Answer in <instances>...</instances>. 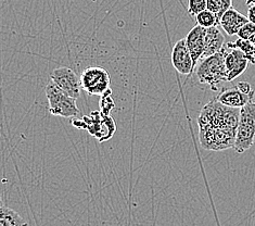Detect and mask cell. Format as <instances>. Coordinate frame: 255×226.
Here are the masks:
<instances>
[{"mask_svg":"<svg viewBox=\"0 0 255 226\" xmlns=\"http://www.w3.org/2000/svg\"><path fill=\"white\" fill-rule=\"evenodd\" d=\"M72 124L77 128L87 131L100 143L111 139L117 131L113 118L110 115H105L100 111H92L90 114L84 115L82 120H73Z\"/></svg>","mask_w":255,"mask_h":226,"instance_id":"cell-3","label":"cell"},{"mask_svg":"<svg viewBox=\"0 0 255 226\" xmlns=\"http://www.w3.org/2000/svg\"><path fill=\"white\" fill-rule=\"evenodd\" d=\"M81 87L92 96H102L110 89V74L100 66H89L80 76Z\"/></svg>","mask_w":255,"mask_h":226,"instance_id":"cell-7","label":"cell"},{"mask_svg":"<svg viewBox=\"0 0 255 226\" xmlns=\"http://www.w3.org/2000/svg\"><path fill=\"white\" fill-rule=\"evenodd\" d=\"M3 207V201H2V197H1V194H0V208Z\"/></svg>","mask_w":255,"mask_h":226,"instance_id":"cell-25","label":"cell"},{"mask_svg":"<svg viewBox=\"0 0 255 226\" xmlns=\"http://www.w3.org/2000/svg\"><path fill=\"white\" fill-rule=\"evenodd\" d=\"M247 17H248L249 22L255 24V5H251V7H249Z\"/></svg>","mask_w":255,"mask_h":226,"instance_id":"cell-23","label":"cell"},{"mask_svg":"<svg viewBox=\"0 0 255 226\" xmlns=\"http://www.w3.org/2000/svg\"><path fill=\"white\" fill-rule=\"evenodd\" d=\"M228 51V48L224 46L220 52L203 59L197 68L199 82L209 85V87L213 91L218 90V84L228 82V72L226 70V65H225V58H226Z\"/></svg>","mask_w":255,"mask_h":226,"instance_id":"cell-2","label":"cell"},{"mask_svg":"<svg viewBox=\"0 0 255 226\" xmlns=\"http://www.w3.org/2000/svg\"><path fill=\"white\" fill-rule=\"evenodd\" d=\"M25 226H28V225H27V224H26V225H25Z\"/></svg>","mask_w":255,"mask_h":226,"instance_id":"cell-26","label":"cell"},{"mask_svg":"<svg viewBox=\"0 0 255 226\" xmlns=\"http://www.w3.org/2000/svg\"><path fill=\"white\" fill-rule=\"evenodd\" d=\"M196 21L199 26H202L204 28L218 26L216 14H214L213 12H211L209 10H204L201 12V13H199L196 16Z\"/></svg>","mask_w":255,"mask_h":226,"instance_id":"cell-17","label":"cell"},{"mask_svg":"<svg viewBox=\"0 0 255 226\" xmlns=\"http://www.w3.org/2000/svg\"><path fill=\"white\" fill-rule=\"evenodd\" d=\"M206 10L213 12L217 16L222 10L221 0H206Z\"/></svg>","mask_w":255,"mask_h":226,"instance_id":"cell-21","label":"cell"},{"mask_svg":"<svg viewBox=\"0 0 255 226\" xmlns=\"http://www.w3.org/2000/svg\"><path fill=\"white\" fill-rule=\"evenodd\" d=\"M222 2V10L220 12V14L217 15V23L218 26H220V22H221V17L223 16V14L226 12L227 10H229L230 8H233V0H221Z\"/></svg>","mask_w":255,"mask_h":226,"instance_id":"cell-22","label":"cell"},{"mask_svg":"<svg viewBox=\"0 0 255 226\" xmlns=\"http://www.w3.org/2000/svg\"><path fill=\"white\" fill-rule=\"evenodd\" d=\"M238 38L241 39H246V40H250L253 35H255V24L249 22L246 25L242 26L240 30L238 32Z\"/></svg>","mask_w":255,"mask_h":226,"instance_id":"cell-20","label":"cell"},{"mask_svg":"<svg viewBox=\"0 0 255 226\" xmlns=\"http://www.w3.org/2000/svg\"><path fill=\"white\" fill-rule=\"evenodd\" d=\"M236 132L199 126V143L205 150L223 151L234 148Z\"/></svg>","mask_w":255,"mask_h":226,"instance_id":"cell-5","label":"cell"},{"mask_svg":"<svg viewBox=\"0 0 255 226\" xmlns=\"http://www.w3.org/2000/svg\"><path fill=\"white\" fill-rule=\"evenodd\" d=\"M205 30L206 28L197 25L194 26L185 37L187 48L188 50H189L191 59H192L193 71L200 61V59L203 57Z\"/></svg>","mask_w":255,"mask_h":226,"instance_id":"cell-10","label":"cell"},{"mask_svg":"<svg viewBox=\"0 0 255 226\" xmlns=\"http://www.w3.org/2000/svg\"><path fill=\"white\" fill-rule=\"evenodd\" d=\"M224 45L225 37L220 28L216 26L206 28L204 37V52L202 58L205 59L220 52L224 48Z\"/></svg>","mask_w":255,"mask_h":226,"instance_id":"cell-14","label":"cell"},{"mask_svg":"<svg viewBox=\"0 0 255 226\" xmlns=\"http://www.w3.org/2000/svg\"><path fill=\"white\" fill-rule=\"evenodd\" d=\"M50 77L51 82L61 89L65 95L75 100L80 98L82 89L81 79L72 69L66 68V66L54 69L51 72Z\"/></svg>","mask_w":255,"mask_h":226,"instance_id":"cell-8","label":"cell"},{"mask_svg":"<svg viewBox=\"0 0 255 226\" xmlns=\"http://www.w3.org/2000/svg\"><path fill=\"white\" fill-rule=\"evenodd\" d=\"M249 60L238 49H229L226 58H225V65L228 72V82L234 81L235 78L240 76L248 69Z\"/></svg>","mask_w":255,"mask_h":226,"instance_id":"cell-12","label":"cell"},{"mask_svg":"<svg viewBox=\"0 0 255 226\" xmlns=\"http://www.w3.org/2000/svg\"><path fill=\"white\" fill-rule=\"evenodd\" d=\"M246 3L249 7H251V5H255V0H246Z\"/></svg>","mask_w":255,"mask_h":226,"instance_id":"cell-24","label":"cell"},{"mask_svg":"<svg viewBox=\"0 0 255 226\" xmlns=\"http://www.w3.org/2000/svg\"><path fill=\"white\" fill-rule=\"evenodd\" d=\"M254 46H255V45H254Z\"/></svg>","mask_w":255,"mask_h":226,"instance_id":"cell-27","label":"cell"},{"mask_svg":"<svg viewBox=\"0 0 255 226\" xmlns=\"http://www.w3.org/2000/svg\"><path fill=\"white\" fill-rule=\"evenodd\" d=\"M45 93L49 102V111L52 115L62 118H75L80 113V110L76 106V100L65 95L52 82L47 85Z\"/></svg>","mask_w":255,"mask_h":226,"instance_id":"cell-6","label":"cell"},{"mask_svg":"<svg viewBox=\"0 0 255 226\" xmlns=\"http://www.w3.org/2000/svg\"><path fill=\"white\" fill-rule=\"evenodd\" d=\"M240 109L229 108L213 99L202 108L198 117V126H209L237 133Z\"/></svg>","mask_w":255,"mask_h":226,"instance_id":"cell-1","label":"cell"},{"mask_svg":"<svg viewBox=\"0 0 255 226\" xmlns=\"http://www.w3.org/2000/svg\"><path fill=\"white\" fill-rule=\"evenodd\" d=\"M228 49H238L245 54L249 62L255 64V46L251 41L238 38L235 42H228L226 44Z\"/></svg>","mask_w":255,"mask_h":226,"instance_id":"cell-16","label":"cell"},{"mask_svg":"<svg viewBox=\"0 0 255 226\" xmlns=\"http://www.w3.org/2000/svg\"><path fill=\"white\" fill-rule=\"evenodd\" d=\"M247 23H249V20L246 15L241 14L234 8H230L221 17L220 26H222L224 32L227 35L235 36Z\"/></svg>","mask_w":255,"mask_h":226,"instance_id":"cell-13","label":"cell"},{"mask_svg":"<svg viewBox=\"0 0 255 226\" xmlns=\"http://www.w3.org/2000/svg\"><path fill=\"white\" fill-rule=\"evenodd\" d=\"M254 95L255 93L251 95H246L242 91H240L238 87L234 86L232 88H224L215 99L218 102L223 103L224 106L235 109H241L247 106L249 102L253 101Z\"/></svg>","mask_w":255,"mask_h":226,"instance_id":"cell-11","label":"cell"},{"mask_svg":"<svg viewBox=\"0 0 255 226\" xmlns=\"http://www.w3.org/2000/svg\"><path fill=\"white\" fill-rule=\"evenodd\" d=\"M204 10H206V0H189L188 2V13L192 17H196Z\"/></svg>","mask_w":255,"mask_h":226,"instance_id":"cell-19","label":"cell"},{"mask_svg":"<svg viewBox=\"0 0 255 226\" xmlns=\"http://www.w3.org/2000/svg\"><path fill=\"white\" fill-rule=\"evenodd\" d=\"M172 63L175 70L183 75H191L193 64L190 52L188 50L185 38L178 40L172 50Z\"/></svg>","mask_w":255,"mask_h":226,"instance_id":"cell-9","label":"cell"},{"mask_svg":"<svg viewBox=\"0 0 255 226\" xmlns=\"http://www.w3.org/2000/svg\"><path fill=\"white\" fill-rule=\"evenodd\" d=\"M255 143V102H249L240 109L239 123L237 127L234 149L237 154H244Z\"/></svg>","mask_w":255,"mask_h":226,"instance_id":"cell-4","label":"cell"},{"mask_svg":"<svg viewBox=\"0 0 255 226\" xmlns=\"http://www.w3.org/2000/svg\"><path fill=\"white\" fill-rule=\"evenodd\" d=\"M26 223L23 218L8 207L0 208V226H25Z\"/></svg>","mask_w":255,"mask_h":226,"instance_id":"cell-15","label":"cell"},{"mask_svg":"<svg viewBox=\"0 0 255 226\" xmlns=\"http://www.w3.org/2000/svg\"><path fill=\"white\" fill-rule=\"evenodd\" d=\"M112 89L110 88L108 91H106L105 94L101 96L100 98V112L103 113L105 115H110L111 111L115 107L114 100L112 98Z\"/></svg>","mask_w":255,"mask_h":226,"instance_id":"cell-18","label":"cell"}]
</instances>
